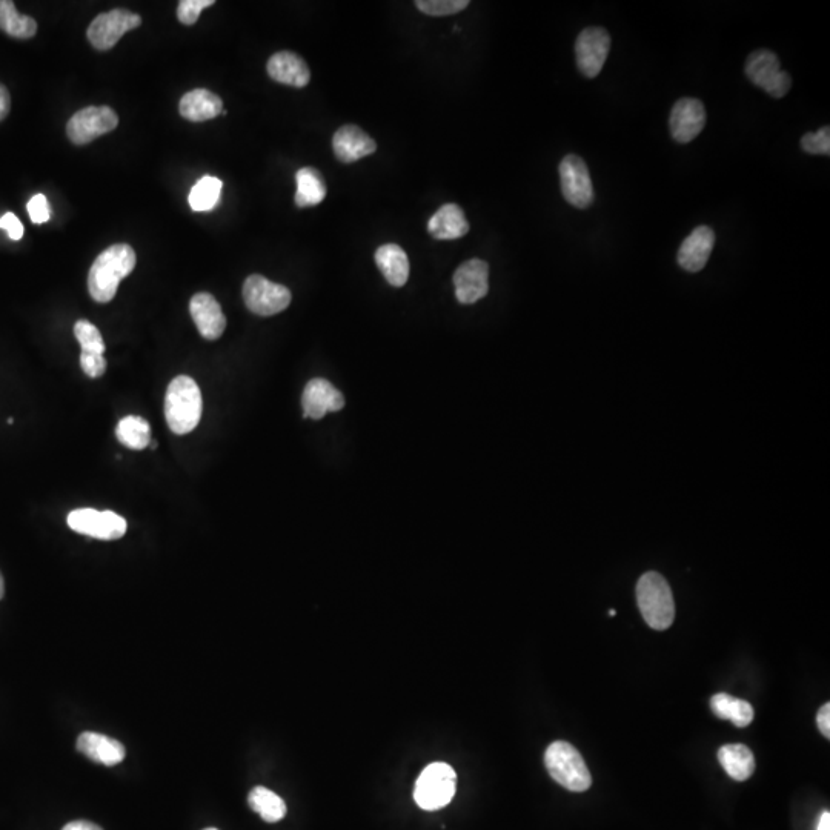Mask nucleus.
Returning <instances> with one entry per match:
<instances>
[{
	"mask_svg": "<svg viewBox=\"0 0 830 830\" xmlns=\"http://www.w3.org/2000/svg\"><path fill=\"white\" fill-rule=\"evenodd\" d=\"M376 263L389 285L402 288L409 279V259L396 243H386L376 251Z\"/></svg>",
	"mask_w": 830,
	"mask_h": 830,
	"instance_id": "5701e85b",
	"label": "nucleus"
},
{
	"mask_svg": "<svg viewBox=\"0 0 830 830\" xmlns=\"http://www.w3.org/2000/svg\"><path fill=\"white\" fill-rule=\"evenodd\" d=\"M214 0H180L177 17L183 25H194L205 8L213 7Z\"/></svg>",
	"mask_w": 830,
	"mask_h": 830,
	"instance_id": "72a5a7b5",
	"label": "nucleus"
},
{
	"mask_svg": "<svg viewBox=\"0 0 830 830\" xmlns=\"http://www.w3.org/2000/svg\"><path fill=\"white\" fill-rule=\"evenodd\" d=\"M269 77L289 87L303 88L311 80V71L299 54L280 51L273 54L266 65Z\"/></svg>",
	"mask_w": 830,
	"mask_h": 830,
	"instance_id": "6ab92c4d",
	"label": "nucleus"
},
{
	"mask_svg": "<svg viewBox=\"0 0 830 830\" xmlns=\"http://www.w3.org/2000/svg\"><path fill=\"white\" fill-rule=\"evenodd\" d=\"M205 830H219V829H214V827H210V829H205Z\"/></svg>",
	"mask_w": 830,
	"mask_h": 830,
	"instance_id": "c03bdc74",
	"label": "nucleus"
},
{
	"mask_svg": "<svg viewBox=\"0 0 830 830\" xmlns=\"http://www.w3.org/2000/svg\"><path fill=\"white\" fill-rule=\"evenodd\" d=\"M801 147L806 153L821 154V156H829L830 154V128L824 127L818 130L817 133L804 134L801 139Z\"/></svg>",
	"mask_w": 830,
	"mask_h": 830,
	"instance_id": "473e14b6",
	"label": "nucleus"
},
{
	"mask_svg": "<svg viewBox=\"0 0 830 830\" xmlns=\"http://www.w3.org/2000/svg\"><path fill=\"white\" fill-rule=\"evenodd\" d=\"M0 30L16 39H31L36 36L37 22L20 14L11 0H0Z\"/></svg>",
	"mask_w": 830,
	"mask_h": 830,
	"instance_id": "bb28decb",
	"label": "nucleus"
},
{
	"mask_svg": "<svg viewBox=\"0 0 830 830\" xmlns=\"http://www.w3.org/2000/svg\"><path fill=\"white\" fill-rule=\"evenodd\" d=\"M67 523L74 532L99 540H119L127 532V520L113 511L74 509L68 514Z\"/></svg>",
	"mask_w": 830,
	"mask_h": 830,
	"instance_id": "6e6552de",
	"label": "nucleus"
},
{
	"mask_svg": "<svg viewBox=\"0 0 830 830\" xmlns=\"http://www.w3.org/2000/svg\"><path fill=\"white\" fill-rule=\"evenodd\" d=\"M0 230L7 231L11 240H20L24 237V225L13 213L0 217Z\"/></svg>",
	"mask_w": 830,
	"mask_h": 830,
	"instance_id": "e433bc0d",
	"label": "nucleus"
},
{
	"mask_svg": "<svg viewBox=\"0 0 830 830\" xmlns=\"http://www.w3.org/2000/svg\"><path fill=\"white\" fill-rule=\"evenodd\" d=\"M249 806L260 815L266 823H277L286 815V804L279 795L266 787L257 786L249 792Z\"/></svg>",
	"mask_w": 830,
	"mask_h": 830,
	"instance_id": "c85d7f7f",
	"label": "nucleus"
},
{
	"mask_svg": "<svg viewBox=\"0 0 830 830\" xmlns=\"http://www.w3.org/2000/svg\"><path fill=\"white\" fill-rule=\"evenodd\" d=\"M545 764L549 775L568 791L585 792L591 787V772L572 744L566 741L552 743L546 749Z\"/></svg>",
	"mask_w": 830,
	"mask_h": 830,
	"instance_id": "20e7f679",
	"label": "nucleus"
},
{
	"mask_svg": "<svg viewBox=\"0 0 830 830\" xmlns=\"http://www.w3.org/2000/svg\"><path fill=\"white\" fill-rule=\"evenodd\" d=\"M74 336H76L82 351L96 352V354H102L103 356L105 343H103L102 334L93 323L88 322V320H79L74 325Z\"/></svg>",
	"mask_w": 830,
	"mask_h": 830,
	"instance_id": "7c9ffc66",
	"label": "nucleus"
},
{
	"mask_svg": "<svg viewBox=\"0 0 830 830\" xmlns=\"http://www.w3.org/2000/svg\"><path fill=\"white\" fill-rule=\"evenodd\" d=\"M637 603L652 629L671 628L675 618L674 595L668 580L658 572H646L637 583Z\"/></svg>",
	"mask_w": 830,
	"mask_h": 830,
	"instance_id": "7ed1b4c3",
	"label": "nucleus"
},
{
	"mask_svg": "<svg viewBox=\"0 0 830 830\" xmlns=\"http://www.w3.org/2000/svg\"><path fill=\"white\" fill-rule=\"evenodd\" d=\"M455 297L462 305H472L488 294L489 265L472 259L462 263L454 274Z\"/></svg>",
	"mask_w": 830,
	"mask_h": 830,
	"instance_id": "ddd939ff",
	"label": "nucleus"
},
{
	"mask_svg": "<svg viewBox=\"0 0 830 830\" xmlns=\"http://www.w3.org/2000/svg\"><path fill=\"white\" fill-rule=\"evenodd\" d=\"M179 111L183 119L190 120V122H205L222 114L223 102L217 94L199 88V90L188 91L180 99Z\"/></svg>",
	"mask_w": 830,
	"mask_h": 830,
	"instance_id": "4be33fe9",
	"label": "nucleus"
},
{
	"mask_svg": "<svg viewBox=\"0 0 830 830\" xmlns=\"http://www.w3.org/2000/svg\"><path fill=\"white\" fill-rule=\"evenodd\" d=\"M715 246V233L709 226H698L681 243L678 265L689 273H698L708 263Z\"/></svg>",
	"mask_w": 830,
	"mask_h": 830,
	"instance_id": "a211bd4d",
	"label": "nucleus"
},
{
	"mask_svg": "<svg viewBox=\"0 0 830 830\" xmlns=\"http://www.w3.org/2000/svg\"><path fill=\"white\" fill-rule=\"evenodd\" d=\"M817 830H830V814H829V812H824V814L821 815L820 821H818Z\"/></svg>",
	"mask_w": 830,
	"mask_h": 830,
	"instance_id": "a19ab883",
	"label": "nucleus"
},
{
	"mask_svg": "<svg viewBox=\"0 0 830 830\" xmlns=\"http://www.w3.org/2000/svg\"><path fill=\"white\" fill-rule=\"evenodd\" d=\"M711 708L721 720H731L737 728H746L754 721V708L751 703L729 694H717L712 697Z\"/></svg>",
	"mask_w": 830,
	"mask_h": 830,
	"instance_id": "a878e982",
	"label": "nucleus"
},
{
	"mask_svg": "<svg viewBox=\"0 0 830 830\" xmlns=\"http://www.w3.org/2000/svg\"><path fill=\"white\" fill-rule=\"evenodd\" d=\"M202 394L191 377L179 376L170 383L165 396V419L177 435L190 434L202 417Z\"/></svg>",
	"mask_w": 830,
	"mask_h": 830,
	"instance_id": "f03ea898",
	"label": "nucleus"
},
{
	"mask_svg": "<svg viewBox=\"0 0 830 830\" xmlns=\"http://www.w3.org/2000/svg\"><path fill=\"white\" fill-rule=\"evenodd\" d=\"M296 180V205L299 208L317 206L325 200L326 183L323 180L322 173L317 171L316 168L305 166L302 170L297 171Z\"/></svg>",
	"mask_w": 830,
	"mask_h": 830,
	"instance_id": "393cba45",
	"label": "nucleus"
},
{
	"mask_svg": "<svg viewBox=\"0 0 830 830\" xmlns=\"http://www.w3.org/2000/svg\"><path fill=\"white\" fill-rule=\"evenodd\" d=\"M11 110V97L10 93H8L7 87H4L2 83H0V122L5 119V117L10 114Z\"/></svg>",
	"mask_w": 830,
	"mask_h": 830,
	"instance_id": "58836bf2",
	"label": "nucleus"
},
{
	"mask_svg": "<svg viewBox=\"0 0 830 830\" xmlns=\"http://www.w3.org/2000/svg\"><path fill=\"white\" fill-rule=\"evenodd\" d=\"M117 440L127 448L142 451L151 445L150 423L139 415H128L116 428Z\"/></svg>",
	"mask_w": 830,
	"mask_h": 830,
	"instance_id": "cd10ccee",
	"label": "nucleus"
},
{
	"mask_svg": "<svg viewBox=\"0 0 830 830\" xmlns=\"http://www.w3.org/2000/svg\"><path fill=\"white\" fill-rule=\"evenodd\" d=\"M27 208L28 214H30L31 222L36 223V225H42V223L50 220V203H48V199L44 196V194H36V196L31 197Z\"/></svg>",
	"mask_w": 830,
	"mask_h": 830,
	"instance_id": "c9c22d12",
	"label": "nucleus"
},
{
	"mask_svg": "<svg viewBox=\"0 0 830 830\" xmlns=\"http://www.w3.org/2000/svg\"><path fill=\"white\" fill-rule=\"evenodd\" d=\"M818 728L821 734L826 738H830V704H824L823 708L818 711L817 715Z\"/></svg>",
	"mask_w": 830,
	"mask_h": 830,
	"instance_id": "4c0bfd02",
	"label": "nucleus"
},
{
	"mask_svg": "<svg viewBox=\"0 0 830 830\" xmlns=\"http://www.w3.org/2000/svg\"><path fill=\"white\" fill-rule=\"evenodd\" d=\"M142 25V17L128 10H113L99 14L88 27L87 36L96 50L108 51L122 39L123 34Z\"/></svg>",
	"mask_w": 830,
	"mask_h": 830,
	"instance_id": "9d476101",
	"label": "nucleus"
},
{
	"mask_svg": "<svg viewBox=\"0 0 830 830\" xmlns=\"http://www.w3.org/2000/svg\"><path fill=\"white\" fill-rule=\"evenodd\" d=\"M137 257L133 246L116 243L99 254L88 274V291L96 302L108 303L116 296L120 282L133 273Z\"/></svg>",
	"mask_w": 830,
	"mask_h": 830,
	"instance_id": "f257e3e1",
	"label": "nucleus"
},
{
	"mask_svg": "<svg viewBox=\"0 0 830 830\" xmlns=\"http://www.w3.org/2000/svg\"><path fill=\"white\" fill-rule=\"evenodd\" d=\"M671 134L678 143H689L698 137L706 125V111L703 102L692 97L678 100L672 108Z\"/></svg>",
	"mask_w": 830,
	"mask_h": 830,
	"instance_id": "4468645a",
	"label": "nucleus"
},
{
	"mask_svg": "<svg viewBox=\"0 0 830 830\" xmlns=\"http://www.w3.org/2000/svg\"><path fill=\"white\" fill-rule=\"evenodd\" d=\"M558 173L566 202L581 210L588 208L594 200V186L585 160L575 154H569L560 163Z\"/></svg>",
	"mask_w": 830,
	"mask_h": 830,
	"instance_id": "f8f14e48",
	"label": "nucleus"
},
{
	"mask_svg": "<svg viewBox=\"0 0 830 830\" xmlns=\"http://www.w3.org/2000/svg\"><path fill=\"white\" fill-rule=\"evenodd\" d=\"M718 761L729 777L737 781H746L755 771V758L749 747L744 744H728L718 751Z\"/></svg>",
	"mask_w": 830,
	"mask_h": 830,
	"instance_id": "b1692460",
	"label": "nucleus"
},
{
	"mask_svg": "<svg viewBox=\"0 0 830 830\" xmlns=\"http://www.w3.org/2000/svg\"><path fill=\"white\" fill-rule=\"evenodd\" d=\"M119 125V116L110 107H87L77 111L67 125L68 139L74 145H87Z\"/></svg>",
	"mask_w": 830,
	"mask_h": 830,
	"instance_id": "1a4fd4ad",
	"label": "nucleus"
},
{
	"mask_svg": "<svg viewBox=\"0 0 830 830\" xmlns=\"http://www.w3.org/2000/svg\"><path fill=\"white\" fill-rule=\"evenodd\" d=\"M243 300L246 308L257 316H276L288 308L291 293L286 286L253 274L243 283Z\"/></svg>",
	"mask_w": 830,
	"mask_h": 830,
	"instance_id": "423d86ee",
	"label": "nucleus"
},
{
	"mask_svg": "<svg viewBox=\"0 0 830 830\" xmlns=\"http://www.w3.org/2000/svg\"><path fill=\"white\" fill-rule=\"evenodd\" d=\"M609 615H611V617H614V615H617V612H615L614 609H611V611H609Z\"/></svg>",
	"mask_w": 830,
	"mask_h": 830,
	"instance_id": "37998d69",
	"label": "nucleus"
},
{
	"mask_svg": "<svg viewBox=\"0 0 830 830\" xmlns=\"http://www.w3.org/2000/svg\"><path fill=\"white\" fill-rule=\"evenodd\" d=\"M77 751L105 766H116L125 758V747L120 741L94 732L80 735L77 740Z\"/></svg>",
	"mask_w": 830,
	"mask_h": 830,
	"instance_id": "412c9836",
	"label": "nucleus"
},
{
	"mask_svg": "<svg viewBox=\"0 0 830 830\" xmlns=\"http://www.w3.org/2000/svg\"><path fill=\"white\" fill-rule=\"evenodd\" d=\"M303 411L308 419L320 420L328 412L340 411L345 406V399L336 386L328 380L314 379L306 385L302 396Z\"/></svg>",
	"mask_w": 830,
	"mask_h": 830,
	"instance_id": "2eb2a0df",
	"label": "nucleus"
},
{
	"mask_svg": "<svg viewBox=\"0 0 830 830\" xmlns=\"http://www.w3.org/2000/svg\"><path fill=\"white\" fill-rule=\"evenodd\" d=\"M80 366H82L83 372L88 377H91V379H99L107 371V360H105L102 354L82 351V354H80Z\"/></svg>",
	"mask_w": 830,
	"mask_h": 830,
	"instance_id": "f704fd0d",
	"label": "nucleus"
},
{
	"mask_svg": "<svg viewBox=\"0 0 830 830\" xmlns=\"http://www.w3.org/2000/svg\"><path fill=\"white\" fill-rule=\"evenodd\" d=\"M611 36L605 28H586L581 31L575 42V57L577 67L583 76L594 79L603 70L609 51H611Z\"/></svg>",
	"mask_w": 830,
	"mask_h": 830,
	"instance_id": "9b49d317",
	"label": "nucleus"
},
{
	"mask_svg": "<svg viewBox=\"0 0 830 830\" xmlns=\"http://www.w3.org/2000/svg\"><path fill=\"white\" fill-rule=\"evenodd\" d=\"M428 231L437 240H455L469 233L465 211L457 203H446L429 219Z\"/></svg>",
	"mask_w": 830,
	"mask_h": 830,
	"instance_id": "aec40b11",
	"label": "nucleus"
},
{
	"mask_svg": "<svg viewBox=\"0 0 830 830\" xmlns=\"http://www.w3.org/2000/svg\"><path fill=\"white\" fill-rule=\"evenodd\" d=\"M190 313L203 339L217 340L225 332L222 306L210 293L196 294L190 302Z\"/></svg>",
	"mask_w": 830,
	"mask_h": 830,
	"instance_id": "f3484780",
	"label": "nucleus"
},
{
	"mask_svg": "<svg viewBox=\"0 0 830 830\" xmlns=\"http://www.w3.org/2000/svg\"><path fill=\"white\" fill-rule=\"evenodd\" d=\"M468 0H417L415 7L428 16L443 17L460 13L468 7Z\"/></svg>",
	"mask_w": 830,
	"mask_h": 830,
	"instance_id": "2f4dec72",
	"label": "nucleus"
},
{
	"mask_svg": "<svg viewBox=\"0 0 830 830\" xmlns=\"http://www.w3.org/2000/svg\"><path fill=\"white\" fill-rule=\"evenodd\" d=\"M62 830H102L97 824L90 823V821H73L68 823Z\"/></svg>",
	"mask_w": 830,
	"mask_h": 830,
	"instance_id": "ea45409f",
	"label": "nucleus"
},
{
	"mask_svg": "<svg viewBox=\"0 0 830 830\" xmlns=\"http://www.w3.org/2000/svg\"><path fill=\"white\" fill-rule=\"evenodd\" d=\"M457 789V774L449 764L432 763L415 783L414 800L423 811H439L448 806Z\"/></svg>",
	"mask_w": 830,
	"mask_h": 830,
	"instance_id": "39448f33",
	"label": "nucleus"
},
{
	"mask_svg": "<svg viewBox=\"0 0 830 830\" xmlns=\"http://www.w3.org/2000/svg\"><path fill=\"white\" fill-rule=\"evenodd\" d=\"M222 180L213 176H205L193 186L188 202H190L191 210L196 213H203V211H211L216 208L222 194Z\"/></svg>",
	"mask_w": 830,
	"mask_h": 830,
	"instance_id": "c756f323",
	"label": "nucleus"
},
{
	"mask_svg": "<svg viewBox=\"0 0 830 830\" xmlns=\"http://www.w3.org/2000/svg\"><path fill=\"white\" fill-rule=\"evenodd\" d=\"M4 595H5V581H4V577H2V574H0V600H2V598H4Z\"/></svg>",
	"mask_w": 830,
	"mask_h": 830,
	"instance_id": "79ce46f5",
	"label": "nucleus"
},
{
	"mask_svg": "<svg viewBox=\"0 0 830 830\" xmlns=\"http://www.w3.org/2000/svg\"><path fill=\"white\" fill-rule=\"evenodd\" d=\"M746 74L754 85L775 99L786 96L792 87L791 76L781 70L777 54L769 50H758L747 57Z\"/></svg>",
	"mask_w": 830,
	"mask_h": 830,
	"instance_id": "0eeeda50",
	"label": "nucleus"
},
{
	"mask_svg": "<svg viewBox=\"0 0 830 830\" xmlns=\"http://www.w3.org/2000/svg\"><path fill=\"white\" fill-rule=\"evenodd\" d=\"M332 150L340 162L352 163L376 153L377 143L357 125H345L332 137Z\"/></svg>",
	"mask_w": 830,
	"mask_h": 830,
	"instance_id": "dca6fc26",
	"label": "nucleus"
}]
</instances>
